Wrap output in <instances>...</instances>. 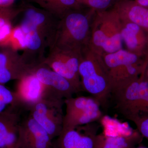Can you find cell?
I'll use <instances>...</instances> for the list:
<instances>
[{
    "label": "cell",
    "instance_id": "9a60e30c",
    "mask_svg": "<svg viewBox=\"0 0 148 148\" xmlns=\"http://www.w3.org/2000/svg\"><path fill=\"white\" fill-rule=\"evenodd\" d=\"M59 21L48 18L45 14L29 9L26 11L20 26L34 29L46 41L49 49L53 46Z\"/></svg>",
    "mask_w": 148,
    "mask_h": 148
},
{
    "label": "cell",
    "instance_id": "52a82bcc",
    "mask_svg": "<svg viewBox=\"0 0 148 148\" xmlns=\"http://www.w3.org/2000/svg\"><path fill=\"white\" fill-rule=\"evenodd\" d=\"M66 114L63 129L74 128L86 125L102 116L100 104L93 97H79L65 99Z\"/></svg>",
    "mask_w": 148,
    "mask_h": 148
},
{
    "label": "cell",
    "instance_id": "ac0fdd59",
    "mask_svg": "<svg viewBox=\"0 0 148 148\" xmlns=\"http://www.w3.org/2000/svg\"><path fill=\"white\" fill-rule=\"evenodd\" d=\"M143 137L138 130L125 135L109 136L97 135L96 148H134L142 142Z\"/></svg>",
    "mask_w": 148,
    "mask_h": 148
},
{
    "label": "cell",
    "instance_id": "4316f807",
    "mask_svg": "<svg viewBox=\"0 0 148 148\" xmlns=\"http://www.w3.org/2000/svg\"><path fill=\"white\" fill-rule=\"evenodd\" d=\"M8 22H8V21H7L5 18L0 16V27H2Z\"/></svg>",
    "mask_w": 148,
    "mask_h": 148
},
{
    "label": "cell",
    "instance_id": "30bf717a",
    "mask_svg": "<svg viewBox=\"0 0 148 148\" xmlns=\"http://www.w3.org/2000/svg\"><path fill=\"white\" fill-rule=\"evenodd\" d=\"M24 109L11 106L0 113V148H17Z\"/></svg>",
    "mask_w": 148,
    "mask_h": 148
},
{
    "label": "cell",
    "instance_id": "277c9868",
    "mask_svg": "<svg viewBox=\"0 0 148 148\" xmlns=\"http://www.w3.org/2000/svg\"><path fill=\"white\" fill-rule=\"evenodd\" d=\"M117 112L135 122L148 114V82L140 76L111 93Z\"/></svg>",
    "mask_w": 148,
    "mask_h": 148
},
{
    "label": "cell",
    "instance_id": "1f68e13d",
    "mask_svg": "<svg viewBox=\"0 0 148 148\" xmlns=\"http://www.w3.org/2000/svg\"></svg>",
    "mask_w": 148,
    "mask_h": 148
},
{
    "label": "cell",
    "instance_id": "f1b7e54d",
    "mask_svg": "<svg viewBox=\"0 0 148 148\" xmlns=\"http://www.w3.org/2000/svg\"><path fill=\"white\" fill-rule=\"evenodd\" d=\"M17 148H27V147H22V146H20L19 145H18V147Z\"/></svg>",
    "mask_w": 148,
    "mask_h": 148
},
{
    "label": "cell",
    "instance_id": "603a6c76",
    "mask_svg": "<svg viewBox=\"0 0 148 148\" xmlns=\"http://www.w3.org/2000/svg\"><path fill=\"white\" fill-rule=\"evenodd\" d=\"M59 2L63 6L66 8H72L76 6V0H59Z\"/></svg>",
    "mask_w": 148,
    "mask_h": 148
},
{
    "label": "cell",
    "instance_id": "7a4b0ae2",
    "mask_svg": "<svg viewBox=\"0 0 148 148\" xmlns=\"http://www.w3.org/2000/svg\"><path fill=\"white\" fill-rule=\"evenodd\" d=\"M121 21L113 7L95 11L91 21L90 39L88 46L103 56L122 49Z\"/></svg>",
    "mask_w": 148,
    "mask_h": 148
},
{
    "label": "cell",
    "instance_id": "cb8c5ba5",
    "mask_svg": "<svg viewBox=\"0 0 148 148\" xmlns=\"http://www.w3.org/2000/svg\"><path fill=\"white\" fill-rule=\"evenodd\" d=\"M148 63V33L147 35V42H146L145 49V55L144 56V68L143 70L145 68L146 66Z\"/></svg>",
    "mask_w": 148,
    "mask_h": 148
},
{
    "label": "cell",
    "instance_id": "7c38bea8",
    "mask_svg": "<svg viewBox=\"0 0 148 148\" xmlns=\"http://www.w3.org/2000/svg\"><path fill=\"white\" fill-rule=\"evenodd\" d=\"M95 132L82 126L63 129L52 141V148H96Z\"/></svg>",
    "mask_w": 148,
    "mask_h": 148
},
{
    "label": "cell",
    "instance_id": "e0dca14e",
    "mask_svg": "<svg viewBox=\"0 0 148 148\" xmlns=\"http://www.w3.org/2000/svg\"><path fill=\"white\" fill-rule=\"evenodd\" d=\"M121 21L122 39L126 50L144 58L147 33L137 24Z\"/></svg>",
    "mask_w": 148,
    "mask_h": 148
},
{
    "label": "cell",
    "instance_id": "f546056e",
    "mask_svg": "<svg viewBox=\"0 0 148 148\" xmlns=\"http://www.w3.org/2000/svg\"><path fill=\"white\" fill-rule=\"evenodd\" d=\"M134 148H148L147 147H143V146H141V147H135Z\"/></svg>",
    "mask_w": 148,
    "mask_h": 148
},
{
    "label": "cell",
    "instance_id": "6da1fadb",
    "mask_svg": "<svg viewBox=\"0 0 148 148\" xmlns=\"http://www.w3.org/2000/svg\"><path fill=\"white\" fill-rule=\"evenodd\" d=\"M82 87L106 107L111 96L112 86L109 73L101 56L86 46L81 51L79 67Z\"/></svg>",
    "mask_w": 148,
    "mask_h": 148
},
{
    "label": "cell",
    "instance_id": "83f0119b",
    "mask_svg": "<svg viewBox=\"0 0 148 148\" xmlns=\"http://www.w3.org/2000/svg\"><path fill=\"white\" fill-rule=\"evenodd\" d=\"M77 1H79L81 2L84 3L85 4L87 5V0H76Z\"/></svg>",
    "mask_w": 148,
    "mask_h": 148
},
{
    "label": "cell",
    "instance_id": "d4e9b609",
    "mask_svg": "<svg viewBox=\"0 0 148 148\" xmlns=\"http://www.w3.org/2000/svg\"><path fill=\"white\" fill-rule=\"evenodd\" d=\"M139 5L145 8H148V0H134Z\"/></svg>",
    "mask_w": 148,
    "mask_h": 148
},
{
    "label": "cell",
    "instance_id": "9c48e42d",
    "mask_svg": "<svg viewBox=\"0 0 148 148\" xmlns=\"http://www.w3.org/2000/svg\"><path fill=\"white\" fill-rule=\"evenodd\" d=\"M34 69L24 61L11 47L0 50V84L19 80L34 73Z\"/></svg>",
    "mask_w": 148,
    "mask_h": 148
},
{
    "label": "cell",
    "instance_id": "484cf974",
    "mask_svg": "<svg viewBox=\"0 0 148 148\" xmlns=\"http://www.w3.org/2000/svg\"><path fill=\"white\" fill-rule=\"evenodd\" d=\"M140 76L143 77V78L148 82V63L146 66L145 68L143 70Z\"/></svg>",
    "mask_w": 148,
    "mask_h": 148
},
{
    "label": "cell",
    "instance_id": "8992f818",
    "mask_svg": "<svg viewBox=\"0 0 148 148\" xmlns=\"http://www.w3.org/2000/svg\"><path fill=\"white\" fill-rule=\"evenodd\" d=\"M65 100L45 91L44 95L29 110L31 116L39 123L53 140L61 134L64 115Z\"/></svg>",
    "mask_w": 148,
    "mask_h": 148
},
{
    "label": "cell",
    "instance_id": "44dd1931",
    "mask_svg": "<svg viewBox=\"0 0 148 148\" xmlns=\"http://www.w3.org/2000/svg\"><path fill=\"white\" fill-rule=\"evenodd\" d=\"M135 124L138 132L148 140V114L135 121Z\"/></svg>",
    "mask_w": 148,
    "mask_h": 148
},
{
    "label": "cell",
    "instance_id": "4fadbf2b",
    "mask_svg": "<svg viewBox=\"0 0 148 148\" xmlns=\"http://www.w3.org/2000/svg\"><path fill=\"white\" fill-rule=\"evenodd\" d=\"M50 136L31 116L23 117L20 128L19 145L29 148H52Z\"/></svg>",
    "mask_w": 148,
    "mask_h": 148
},
{
    "label": "cell",
    "instance_id": "2e32d148",
    "mask_svg": "<svg viewBox=\"0 0 148 148\" xmlns=\"http://www.w3.org/2000/svg\"><path fill=\"white\" fill-rule=\"evenodd\" d=\"M113 7L121 21L137 24L148 33V8L139 5L134 0H118Z\"/></svg>",
    "mask_w": 148,
    "mask_h": 148
},
{
    "label": "cell",
    "instance_id": "ffe728a7",
    "mask_svg": "<svg viewBox=\"0 0 148 148\" xmlns=\"http://www.w3.org/2000/svg\"><path fill=\"white\" fill-rule=\"evenodd\" d=\"M118 0H87V5L95 11L107 10L112 8Z\"/></svg>",
    "mask_w": 148,
    "mask_h": 148
},
{
    "label": "cell",
    "instance_id": "ba28073f",
    "mask_svg": "<svg viewBox=\"0 0 148 148\" xmlns=\"http://www.w3.org/2000/svg\"><path fill=\"white\" fill-rule=\"evenodd\" d=\"M81 53L53 47L42 64L68 79L80 92L83 90L79 73Z\"/></svg>",
    "mask_w": 148,
    "mask_h": 148
},
{
    "label": "cell",
    "instance_id": "7402d4cb",
    "mask_svg": "<svg viewBox=\"0 0 148 148\" xmlns=\"http://www.w3.org/2000/svg\"><path fill=\"white\" fill-rule=\"evenodd\" d=\"M12 30L9 22L0 27V44L8 43Z\"/></svg>",
    "mask_w": 148,
    "mask_h": 148
},
{
    "label": "cell",
    "instance_id": "3957f363",
    "mask_svg": "<svg viewBox=\"0 0 148 148\" xmlns=\"http://www.w3.org/2000/svg\"><path fill=\"white\" fill-rule=\"evenodd\" d=\"M95 12L90 8L87 14L75 11L65 14L58 22L51 48L56 47L81 53L88 45L91 21Z\"/></svg>",
    "mask_w": 148,
    "mask_h": 148
},
{
    "label": "cell",
    "instance_id": "4dcf8cb0",
    "mask_svg": "<svg viewBox=\"0 0 148 148\" xmlns=\"http://www.w3.org/2000/svg\"><path fill=\"white\" fill-rule=\"evenodd\" d=\"M1 4V2H0V5Z\"/></svg>",
    "mask_w": 148,
    "mask_h": 148
},
{
    "label": "cell",
    "instance_id": "8fae6325",
    "mask_svg": "<svg viewBox=\"0 0 148 148\" xmlns=\"http://www.w3.org/2000/svg\"><path fill=\"white\" fill-rule=\"evenodd\" d=\"M34 73L44 86L46 91L58 98L65 100L79 92L69 81L45 64L37 67Z\"/></svg>",
    "mask_w": 148,
    "mask_h": 148
},
{
    "label": "cell",
    "instance_id": "5bb4252c",
    "mask_svg": "<svg viewBox=\"0 0 148 148\" xmlns=\"http://www.w3.org/2000/svg\"><path fill=\"white\" fill-rule=\"evenodd\" d=\"M45 90L44 86L33 73L18 80L14 92L21 108L29 111L42 98Z\"/></svg>",
    "mask_w": 148,
    "mask_h": 148
},
{
    "label": "cell",
    "instance_id": "5b68a950",
    "mask_svg": "<svg viewBox=\"0 0 148 148\" xmlns=\"http://www.w3.org/2000/svg\"><path fill=\"white\" fill-rule=\"evenodd\" d=\"M102 57L108 72L112 92L137 79L143 72V57L126 49H121Z\"/></svg>",
    "mask_w": 148,
    "mask_h": 148
},
{
    "label": "cell",
    "instance_id": "d6986e66",
    "mask_svg": "<svg viewBox=\"0 0 148 148\" xmlns=\"http://www.w3.org/2000/svg\"><path fill=\"white\" fill-rule=\"evenodd\" d=\"M11 106L21 107L15 92L11 91L4 84H0V113Z\"/></svg>",
    "mask_w": 148,
    "mask_h": 148
}]
</instances>
